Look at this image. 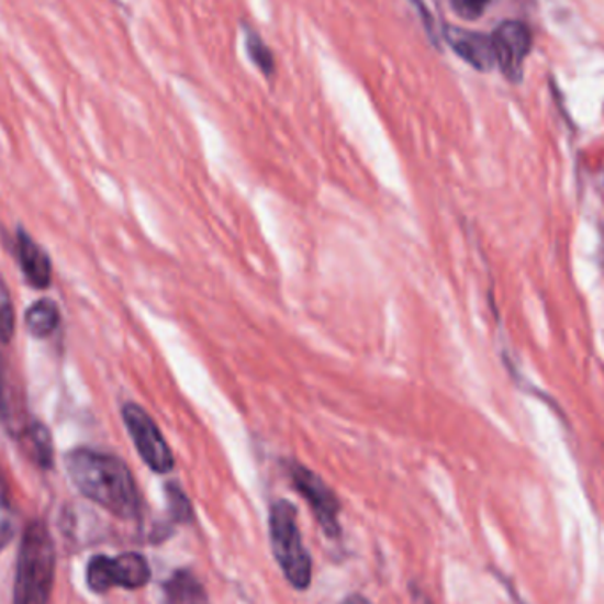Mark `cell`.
<instances>
[{
	"instance_id": "obj_6",
	"label": "cell",
	"mask_w": 604,
	"mask_h": 604,
	"mask_svg": "<svg viewBox=\"0 0 604 604\" xmlns=\"http://www.w3.org/2000/svg\"><path fill=\"white\" fill-rule=\"evenodd\" d=\"M289 473L293 488L312 507L316 522L321 525L325 536L333 537V539L338 537L342 534L338 519L342 505L329 484L325 483L318 473L307 469L306 465L290 463Z\"/></svg>"
},
{
	"instance_id": "obj_8",
	"label": "cell",
	"mask_w": 604,
	"mask_h": 604,
	"mask_svg": "<svg viewBox=\"0 0 604 604\" xmlns=\"http://www.w3.org/2000/svg\"><path fill=\"white\" fill-rule=\"evenodd\" d=\"M16 258L23 278L32 289L45 290L52 284V262L43 246L32 239V235L23 228L16 232Z\"/></svg>"
},
{
	"instance_id": "obj_9",
	"label": "cell",
	"mask_w": 604,
	"mask_h": 604,
	"mask_svg": "<svg viewBox=\"0 0 604 604\" xmlns=\"http://www.w3.org/2000/svg\"><path fill=\"white\" fill-rule=\"evenodd\" d=\"M446 40L452 51L478 71H490L495 66L492 37L484 36L481 32L449 27L446 31Z\"/></svg>"
},
{
	"instance_id": "obj_4",
	"label": "cell",
	"mask_w": 604,
	"mask_h": 604,
	"mask_svg": "<svg viewBox=\"0 0 604 604\" xmlns=\"http://www.w3.org/2000/svg\"><path fill=\"white\" fill-rule=\"evenodd\" d=\"M86 580L87 586L96 594H104L118 586L136 591L149 583V562L141 553L96 555L87 564Z\"/></svg>"
},
{
	"instance_id": "obj_12",
	"label": "cell",
	"mask_w": 604,
	"mask_h": 604,
	"mask_svg": "<svg viewBox=\"0 0 604 604\" xmlns=\"http://www.w3.org/2000/svg\"><path fill=\"white\" fill-rule=\"evenodd\" d=\"M246 51H248L249 59L257 66L260 71L266 75L267 78H271L275 75V57L272 52L269 51V46L264 43L262 37L258 36L257 32L251 29H246Z\"/></svg>"
},
{
	"instance_id": "obj_18",
	"label": "cell",
	"mask_w": 604,
	"mask_h": 604,
	"mask_svg": "<svg viewBox=\"0 0 604 604\" xmlns=\"http://www.w3.org/2000/svg\"><path fill=\"white\" fill-rule=\"evenodd\" d=\"M342 604H373L370 600H366L365 595L353 594L348 595L347 600L343 601Z\"/></svg>"
},
{
	"instance_id": "obj_3",
	"label": "cell",
	"mask_w": 604,
	"mask_h": 604,
	"mask_svg": "<svg viewBox=\"0 0 604 604\" xmlns=\"http://www.w3.org/2000/svg\"><path fill=\"white\" fill-rule=\"evenodd\" d=\"M269 536L276 562L283 571L290 585L298 591H306L312 585V557L302 545L298 525V510L292 502L278 501L269 513Z\"/></svg>"
},
{
	"instance_id": "obj_1",
	"label": "cell",
	"mask_w": 604,
	"mask_h": 604,
	"mask_svg": "<svg viewBox=\"0 0 604 604\" xmlns=\"http://www.w3.org/2000/svg\"><path fill=\"white\" fill-rule=\"evenodd\" d=\"M64 467L72 486L113 516L133 519L141 514V492L119 456L77 447L64 456Z\"/></svg>"
},
{
	"instance_id": "obj_10",
	"label": "cell",
	"mask_w": 604,
	"mask_h": 604,
	"mask_svg": "<svg viewBox=\"0 0 604 604\" xmlns=\"http://www.w3.org/2000/svg\"><path fill=\"white\" fill-rule=\"evenodd\" d=\"M20 447L32 463L43 470L54 467V438L51 429L40 421H32L19 435Z\"/></svg>"
},
{
	"instance_id": "obj_16",
	"label": "cell",
	"mask_w": 604,
	"mask_h": 604,
	"mask_svg": "<svg viewBox=\"0 0 604 604\" xmlns=\"http://www.w3.org/2000/svg\"><path fill=\"white\" fill-rule=\"evenodd\" d=\"M16 316H14L13 302H0V342L8 345L13 339Z\"/></svg>"
},
{
	"instance_id": "obj_15",
	"label": "cell",
	"mask_w": 604,
	"mask_h": 604,
	"mask_svg": "<svg viewBox=\"0 0 604 604\" xmlns=\"http://www.w3.org/2000/svg\"><path fill=\"white\" fill-rule=\"evenodd\" d=\"M492 0H451L452 10L463 20H478L483 16Z\"/></svg>"
},
{
	"instance_id": "obj_7",
	"label": "cell",
	"mask_w": 604,
	"mask_h": 604,
	"mask_svg": "<svg viewBox=\"0 0 604 604\" xmlns=\"http://www.w3.org/2000/svg\"><path fill=\"white\" fill-rule=\"evenodd\" d=\"M492 43L502 75L513 83L524 80L525 60L533 48V36L527 25L514 20L501 23L493 32Z\"/></svg>"
},
{
	"instance_id": "obj_2",
	"label": "cell",
	"mask_w": 604,
	"mask_h": 604,
	"mask_svg": "<svg viewBox=\"0 0 604 604\" xmlns=\"http://www.w3.org/2000/svg\"><path fill=\"white\" fill-rule=\"evenodd\" d=\"M55 582V548L51 530L34 519L20 543L13 604H48Z\"/></svg>"
},
{
	"instance_id": "obj_17",
	"label": "cell",
	"mask_w": 604,
	"mask_h": 604,
	"mask_svg": "<svg viewBox=\"0 0 604 604\" xmlns=\"http://www.w3.org/2000/svg\"><path fill=\"white\" fill-rule=\"evenodd\" d=\"M8 415H10V385H8L4 361L0 357V417H8Z\"/></svg>"
},
{
	"instance_id": "obj_14",
	"label": "cell",
	"mask_w": 604,
	"mask_h": 604,
	"mask_svg": "<svg viewBox=\"0 0 604 604\" xmlns=\"http://www.w3.org/2000/svg\"><path fill=\"white\" fill-rule=\"evenodd\" d=\"M167 493L168 513L176 524H190L193 519V505L186 495L184 490L177 483H168L165 486Z\"/></svg>"
},
{
	"instance_id": "obj_5",
	"label": "cell",
	"mask_w": 604,
	"mask_h": 604,
	"mask_svg": "<svg viewBox=\"0 0 604 604\" xmlns=\"http://www.w3.org/2000/svg\"><path fill=\"white\" fill-rule=\"evenodd\" d=\"M122 421L135 444L136 451L153 472L168 473L176 467V458L156 421L144 406L130 402L122 405Z\"/></svg>"
},
{
	"instance_id": "obj_11",
	"label": "cell",
	"mask_w": 604,
	"mask_h": 604,
	"mask_svg": "<svg viewBox=\"0 0 604 604\" xmlns=\"http://www.w3.org/2000/svg\"><path fill=\"white\" fill-rule=\"evenodd\" d=\"M59 324V306L52 299H40L25 312V325L34 338H48Z\"/></svg>"
},
{
	"instance_id": "obj_13",
	"label": "cell",
	"mask_w": 604,
	"mask_h": 604,
	"mask_svg": "<svg viewBox=\"0 0 604 604\" xmlns=\"http://www.w3.org/2000/svg\"><path fill=\"white\" fill-rule=\"evenodd\" d=\"M14 533V507L11 502L10 488L4 473L0 470V551L4 550Z\"/></svg>"
}]
</instances>
